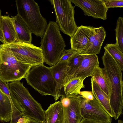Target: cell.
Listing matches in <instances>:
<instances>
[{
    "label": "cell",
    "instance_id": "obj_1",
    "mask_svg": "<svg viewBox=\"0 0 123 123\" xmlns=\"http://www.w3.org/2000/svg\"><path fill=\"white\" fill-rule=\"evenodd\" d=\"M103 73L108 87L110 106L117 120L123 113V82L122 70L116 61L106 50L102 57Z\"/></svg>",
    "mask_w": 123,
    "mask_h": 123
},
{
    "label": "cell",
    "instance_id": "obj_2",
    "mask_svg": "<svg viewBox=\"0 0 123 123\" xmlns=\"http://www.w3.org/2000/svg\"><path fill=\"white\" fill-rule=\"evenodd\" d=\"M40 44L44 62L51 67L58 63L66 46L56 22H49Z\"/></svg>",
    "mask_w": 123,
    "mask_h": 123
},
{
    "label": "cell",
    "instance_id": "obj_3",
    "mask_svg": "<svg viewBox=\"0 0 123 123\" xmlns=\"http://www.w3.org/2000/svg\"><path fill=\"white\" fill-rule=\"evenodd\" d=\"M17 14L25 22L31 32L41 38L48 26L42 15L38 4L33 0H16Z\"/></svg>",
    "mask_w": 123,
    "mask_h": 123
},
{
    "label": "cell",
    "instance_id": "obj_4",
    "mask_svg": "<svg viewBox=\"0 0 123 123\" xmlns=\"http://www.w3.org/2000/svg\"><path fill=\"white\" fill-rule=\"evenodd\" d=\"M10 94L20 103L25 115L40 123H45L44 111L41 104L32 96L23 83L17 81L8 83Z\"/></svg>",
    "mask_w": 123,
    "mask_h": 123
},
{
    "label": "cell",
    "instance_id": "obj_5",
    "mask_svg": "<svg viewBox=\"0 0 123 123\" xmlns=\"http://www.w3.org/2000/svg\"><path fill=\"white\" fill-rule=\"evenodd\" d=\"M32 66L23 63L15 57L10 49L0 46V79L8 83L25 78Z\"/></svg>",
    "mask_w": 123,
    "mask_h": 123
},
{
    "label": "cell",
    "instance_id": "obj_6",
    "mask_svg": "<svg viewBox=\"0 0 123 123\" xmlns=\"http://www.w3.org/2000/svg\"><path fill=\"white\" fill-rule=\"evenodd\" d=\"M25 79L28 85L42 95H50L55 98L56 86L51 67L45 66L43 63L32 66Z\"/></svg>",
    "mask_w": 123,
    "mask_h": 123
},
{
    "label": "cell",
    "instance_id": "obj_7",
    "mask_svg": "<svg viewBox=\"0 0 123 123\" xmlns=\"http://www.w3.org/2000/svg\"><path fill=\"white\" fill-rule=\"evenodd\" d=\"M55 13L56 22L60 30L64 34L72 37L78 27L74 17L75 6L71 0H50Z\"/></svg>",
    "mask_w": 123,
    "mask_h": 123
},
{
    "label": "cell",
    "instance_id": "obj_8",
    "mask_svg": "<svg viewBox=\"0 0 123 123\" xmlns=\"http://www.w3.org/2000/svg\"><path fill=\"white\" fill-rule=\"evenodd\" d=\"M0 45L9 49L16 58L23 63L33 66L44 62L42 50L31 43L16 41Z\"/></svg>",
    "mask_w": 123,
    "mask_h": 123
},
{
    "label": "cell",
    "instance_id": "obj_9",
    "mask_svg": "<svg viewBox=\"0 0 123 123\" xmlns=\"http://www.w3.org/2000/svg\"><path fill=\"white\" fill-rule=\"evenodd\" d=\"M80 108L84 118L105 123L112 122V117L94 97L93 99L89 100L81 95Z\"/></svg>",
    "mask_w": 123,
    "mask_h": 123
},
{
    "label": "cell",
    "instance_id": "obj_10",
    "mask_svg": "<svg viewBox=\"0 0 123 123\" xmlns=\"http://www.w3.org/2000/svg\"><path fill=\"white\" fill-rule=\"evenodd\" d=\"M81 95H62L60 101L63 112V123H80L83 117L80 108Z\"/></svg>",
    "mask_w": 123,
    "mask_h": 123
},
{
    "label": "cell",
    "instance_id": "obj_11",
    "mask_svg": "<svg viewBox=\"0 0 123 123\" xmlns=\"http://www.w3.org/2000/svg\"><path fill=\"white\" fill-rule=\"evenodd\" d=\"M96 32V28L93 26L81 25L78 27L70 37L71 48L79 53L86 50L91 43Z\"/></svg>",
    "mask_w": 123,
    "mask_h": 123
},
{
    "label": "cell",
    "instance_id": "obj_12",
    "mask_svg": "<svg viewBox=\"0 0 123 123\" xmlns=\"http://www.w3.org/2000/svg\"><path fill=\"white\" fill-rule=\"evenodd\" d=\"M71 0L75 6H77L82 10L85 15L103 20L107 19V12L108 9L106 7L104 0Z\"/></svg>",
    "mask_w": 123,
    "mask_h": 123
},
{
    "label": "cell",
    "instance_id": "obj_13",
    "mask_svg": "<svg viewBox=\"0 0 123 123\" xmlns=\"http://www.w3.org/2000/svg\"><path fill=\"white\" fill-rule=\"evenodd\" d=\"M99 64L96 55H84V58L80 66L71 77L68 82L75 78L84 80L86 78L91 76L95 68Z\"/></svg>",
    "mask_w": 123,
    "mask_h": 123
},
{
    "label": "cell",
    "instance_id": "obj_14",
    "mask_svg": "<svg viewBox=\"0 0 123 123\" xmlns=\"http://www.w3.org/2000/svg\"><path fill=\"white\" fill-rule=\"evenodd\" d=\"M67 61L58 62L50 67L52 77L56 84L55 97L57 100L61 96V90L63 87V82L67 68Z\"/></svg>",
    "mask_w": 123,
    "mask_h": 123
},
{
    "label": "cell",
    "instance_id": "obj_15",
    "mask_svg": "<svg viewBox=\"0 0 123 123\" xmlns=\"http://www.w3.org/2000/svg\"><path fill=\"white\" fill-rule=\"evenodd\" d=\"M11 17L16 33V41L31 43L32 33L25 22L18 14Z\"/></svg>",
    "mask_w": 123,
    "mask_h": 123
},
{
    "label": "cell",
    "instance_id": "obj_16",
    "mask_svg": "<svg viewBox=\"0 0 123 123\" xmlns=\"http://www.w3.org/2000/svg\"><path fill=\"white\" fill-rule=\"evenodd\" d=\"M0 25L3 38L2 44L8 45L16 41V33L12 17L9 15H1Z\"/></svg>",
    "mask_w": 123,
    "mask_h": 123
},
{
    "label": "cell",
    "instance_id": "obj_17",
    "mask_svg": "<svg viewBox=\"0 0 123 123\" xmlns=\"http://www.w3.org/2000/svg\"><path fill=\"white\" fill-rule=\"evenodd\" d=\"M106 37L105 31L102 26L96 28V33L91 44L86 50L79 53L93 55L99 54L103 43Z\"/></svg>",
    "mask_w": 123,
    "mask_h": 123
},
{
    "label": "cell",
    "instance_id": "obj_18",
    "mask_svg": "<svg viewBox=\"0 0 123 123\" xmlns=\"http://www.w3.org/2000/svg\"><path fill=\"white\" fill-rule=\"evenodd\" d=\"M45 123H63V112L62 105L60 101L50 104L44 111Z\"/></svg>",
    "mask_w": 123,
    "mask_h": 123
},
{
    "label": "cell",
    "instance_id": "obj_19",
    "mask_svg": "<svg viewBox=\"0 0 123 123\" xmlns=\"http://www.w3.org/2000/svg\"><path fill=\"white\" fill-rule=\"evenodd\" d=\"M91 79L92 92L93 96L107 113L112 118L113 117L109 96L101 89L92 78Z\"/></svg>",
    "mask_w": 123,
    "mask_h": 123
},
{
    "label": "cell",
    "instance_id": "obj_20",
    "mask_svg": "<svg viewBox=\"0 0 123 123\" xmlns=\"http://www.w3.org/2000/svg\"><path fill=\"white\" fill-rule=\"evenodd\" d=\"M84 57V55L77 53L67 61L63 86L69 81L71 77L80 66Z\"/></svg>",
    "mask_w": 123,
    "mask_h": 123
},
{
    "label": "cell",
    "instance_id": "obj_21",
    "mask_svg": "<svg viewBox=\"0 0 123 123\" xmlns=\"http://www.w3.org/2000/svg\"><path fill=\"white\" fill-rule=\"evenodd\" d=\"M12 112L10 102L7 96L0 89V121H10L8 116Z\"/></svg>",
    "mask_w": 123,
    "mask_h": 123
},
{
    "label": "cell",
    "instance_id": "obj_22",
    "mask_svg": "<svg viewBox=\"0 0 123 123\" xmlns=\"http://www.w3.org/2000/svg\"><path fill=\"white\" fill-rule=\"evenodd\" d=\"M84 80L79 78L72 79L63 86L65 94L80 95L81 89L85 87Z\"/></svg>",
    "mask_w": 123,
    "mask_h": 123
},
{
    "label": "cell",
    "instance_id": "obj_23",
    "mask_svg": "<svg viewBox=\"0 0 123 123\" xmlns=\"http://www.w3.org/2000/svg\"><path fill=\"white\" fill-rule=\"evenodd\" d=\"M91 77L101 89L109 97V92L107 83L102 68L99 67V65L95 68Z\"/></svg>",
    "mask_w": 123,
    "mask_h": 123
},
{
    "label": "cell",
    "instance_id": "obj_24",
    "mask_svg": "<svg viewBox=\"0 0 123 123\" xmlns=\"http://www.w3.org/2000/svg\"><path fill=\"white\" fill-rule=\"evenodd\" d=\"M104 48L116 61L123 71V52L118 48L116 43L107 44Z\"/></svg>",
    "mask_w": 123,
    "mask_h": 123
},
{
    "label": "cell",
    "instance_id": "obj_25",
    "mask_svg": "<svg viewBox=\"0 0 123 123\" xmlns=\"http://www.w3.org/2000/svg\"><path fill=\"white\" fill-rule=\"evenodd\" d=\"M116 44L118 48L123 52V18L119 17L117 22L115 29Z\"/></svg>",
    "mask_w": 123,
    "mask_h": 123
},
{
    "label": "cell",
    "instance_id": "obj_26",
    "mask_svg": "<svg viewBox=\"0 0 123 123\" xmlns=\"http://www.w3.org/2000/svg\"><path fill=\"white\" fill-rule=\"evenodd\" d=\"M78 53V51L72 48L68 49H65L62 52L58 62L67 61Z\"/></svg>",
    "mask_w": 123,
    "mask_h": 123
},
{
    "label": "cell",
    "instance_id": "obj_27",
    "mask_svg": "<svg viewBox=\"0 0 123 123\" xmlns=\"http://www.w3.org/2000/svg\"><path fill=\"white\" fill-rule=\"evenodd\" d=\"M104 1L106 7L108 9L123 7V0H104Z\"/></svg>",
    "mask_w": 123,
    "mask_h": 123
},
{
    "label": "cell",
    "instance_id": "obj_28",
    "mask_svg": "<svg viewBox=\"0 0 123 123\" xmlns=\"http://www.w3.org/2000/svg\"><path fill=\"white\" fill-rule=\"evenodd\" d=\"M0 89L7 96L11 103V107L12 105V103L11 98L9 89L8 83L2 81L0 79Z\"/></svg>",
    "mask_w": 123,
    "mask_h": 123
},
{
    "label": "cell",
    "instance_id": "obj_29",
    "mask_svg": "<svg viewBox=\"0 0 123 123\" xmlns=\"http://www.w3.org/2000/svg\"><path fill=\"white\" fill-rule=\"evenodd\" d=\"M80 95L89 100L92 99L94 97L92 92L91 91H80Z\"/></svg>",
    "mask_w": 123,
    "mask_h": 123
},
{
    "label": "cell",
    "instance_id": "obj_30",
    "mask_svg": "<svg viewBox=\"0 0 123 123\" xmlns=\"http://www.w3.org/2000/svg\"><path fill=\"white\" fill-rule=\"evenodd\" d=\"M31 118L25 115L22 116L18 120L17 123H29Z\"/></svg>",
    "mask_w": 123,
    "mask_h": 123
},
{
    "label": "cell",
    "instance_id": "obj_31",
    "mask_svg": "<svg viewBox=\"0 0 123 123\" xmlns=\"http://www.w3.org/2000/svg\"><path fill=\"white\" fill-rule=\"evenodd\" d=\"M80 123H105L83 118Z\"/></svg>",
    "mask_w": 123,
    "mask_h": 123
},
{
    "label": "cell",
    "instance_id": "obj_32",
    "mask_svg": "<svg viewBox=\"0 0 123 123\" xmlns=\"http://www.w3.org/2000/svg\"><path fill=\"white\" fill-rule=\"evenodd\" d=\"M0 42L2 43H3V38L2 31L0 25Z\"/></svg>",
    "mask_w": 123,
    "mask_h": 123
},
{
    "label": "cell",
    "instance_id": "obj_33",
    "mask_svg": "<svg viewBox=\"0 0 123 123\" xmlns=\"http://www.w3.org/2000/svg\"><path fill=\"white\" fill-rule=\"evenodd\" d=\"M29 123H40L38 122L33 119H31Z\"/></svg>",
    "mask_w": 123,
    "mask_h": 123
},
{
    "label": "cell",
    "instance_id": "obj_34",
    "mask_svg": "<svg viewBox=\"0 0 123 123\" xmlns=\"http://www.w3.org/2000/svg\"><path fill=\"white\" fill-rule=\"evenodd\" d=\"M117 123H123V121L120 119H118Z\"/></svg>",
    "mask_w": 123,
    "mask_h": 123
},
{
    "label": "cell",
    "instance_id": "obj_35",
    "mask_svg": "<svg viewBox=\"0 0 123 123\" xmlns=\"http://www.w3.org/2000/svg\"><path fill=\"white\" fill-rule=\"evenodd\" d=\"M1 11L0 9V18L1 16Z\"/></svg>",
    "mask_w": 123,
    "mask_h": 123
},
{
    "label": "cell",
    "instance_id": "obj_36",
    "mask_svg": "<svg viewBox=\"0 0 123 123\" xmlns=\"http://www.w3.org/2000/svg\"></svg>",
    "mask_w": 123,
    "mask_h": 123
}]
</instances>
